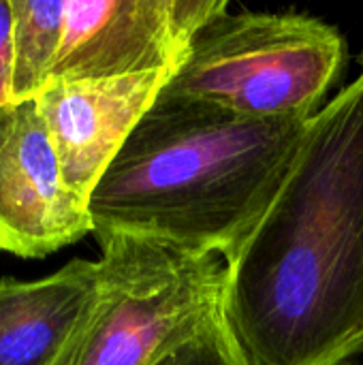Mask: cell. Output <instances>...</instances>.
<instances>
[{
	"label": "cell",
	"mask_w": 363,
	"mask_h": 365,
	"mask_svg": "<svg viewBox=\"0 0 363 365\" xmlns=\"http://www.w3.org/2000/svg\"><path fill=\"white\" fill-rule=\"evenodd\" d=\"M98 261L39 280H0V365H58L98 293Z\"/></svg>",
	"instance_id": "8"
},
{
	"label": "cell",
	"mask_w": 363,
	"mask_h": 365,
	"mask_svg": "<svg viewBox=\"0 0 363 365\" xmlns=\"http://www.w3.org/2000/svg\"><path fill=\"white\" fill-rule=\"evenodd\" d=\"M11 103L36 98L62 45L66 0H11Z\"/></svg>",
	"instance_id": "9"
},
{
	"label": "cell",
	"mask_w": 363,
	"mask_h": 365,
	"mask_svg": "<svg viewBox=\"0 0 363 365\" xmlns=\"http://www.w3.org/2000/svg\"><path fill=\"white\" fill-rule=\"evenodd\" d=\"M173 73L156 71L111 79L47 81L36 94L62 178L88 203L94 186L160 96Z\"/></svg>",
	"instance_id": "7"
},
{
	"label": "cell",
	"mask_w": 363,
	"mask_h": 365,
	"mask_svg": "<svg viewBox=\"0 0 363 365\" xmlns=\"http://www.w3.org/2000/svg\"><path fill=\"white\" fill-rule=\"evenodd\" d=\"M92 233L88 203L66 186L36 98L0 109V250L43 259Z\"/></svg>",
	"instance_id": "6"
},
{
	"label": "cell",
	"mask_w": 363,
	"mask_h": 365,
	"mask_svg": "<svg viewBox=\"0 0 363 365\" xmlns=\"http://www.w3.org/2000/svg\"><path fill=\"white\" fill-rule=\"evenodd\" d=\"M308 122L158 96L88 199L92 233L231 261L280 190Z\"/></svg>",
	"instance_id": "2"
},
{
	"label": "cell",
	"mask_w": 363,
	"mask_h": 365,
	"mask_svg": "<svg viewBox=\"0 0 363 365\" xmlns=\"http://www.w3.org/2000/svg\"><path fill=\"white\" fill-rule=\"evenodd\" d=\"M13 9L11 0H0V109L11 103V60H13Z\"/></svg>",
	"instance_id": "11"
},
{
	"label": "cell",
	"mask_w": 363,
	"mask_h": 365,
	"mask_svg": "<svg viewBox=\"0 0 363 365\" xmlns=\"http://www.w3.org/2000/svg\"><path fill=\"white\" fill-rule=\"evenodd\" d=\"M220 314L250 365H347L363 351V71L310 118L225 263Z\"/></svg>",
	"instance_id": "1"
},
{
	"label": "cell",
	"mask_w": 363,
	"mask_h": 365,
	"mask_svg": "<svg viewBox=\"0 0 363 365\" xmlns=\"http://www.w3.org/2000/svg\"><path fill=\"white\" fill-rule=\"evenodd\" d=\"M154 365H250L231 336L220 308Z\"/></svg>",
	"instance_id": "10"
},
{
	"label": "cell",
	"mask_w": 363,
	"mask_h": 365,
	"mask_svg": "<svg viewBox=\"0 0 363 365\" xmlns=\"http://www.w3.org/2000/svg\"><path fill=\"white\" fill-rule=\"evenodd\" d=\"M344 60V36L319 17L227 9L197 32L160 96L248 120H310Z\"/></svg>",
	"instance_id": "3"
},
{
	"label": "cell",
	"mask_w": 363,
	"mask_h": 365,
	"mask_svg": "<svg viewBox=\"0 0 363 365\" xmlns=\"http://www.w3.org/2000/svg\"><path fill=\"white\" fill-rule=\"evenodd\" d=\"M359 64H362V71H363V51L359 53Z\"/></svg>",
	"instance_id": "12"
},
{
	"label": "cell",
	"mask_w": 363,
	"mask_h": 365,
	"mask_svg": "<svg viewBox=\"0 0 363 365\" xmlns=\"http://www.w3.org/2000/svg\"><path fill=\"white\" fill-rule=\"evenodd\" d=\"M98 246V293L58 365H154L220 308V257L124 235Z\"/></svg>",
	"instance_id": "4"
},
{
	"label": "cell",
	"mask_w": 363,
	"mask_h": 365,
	"mask_svg": "<svg viewBox=\"0 0 363 365\" xmlns=\"http://www.w3.org/2000/svg\"><path fill=\"white\" fill-rule=\"evenodd\" d=\"M227 0H66L49 81L175 73L197 32Z\"/></svg>",
	"instance_id": "5"
}]
</instances>
